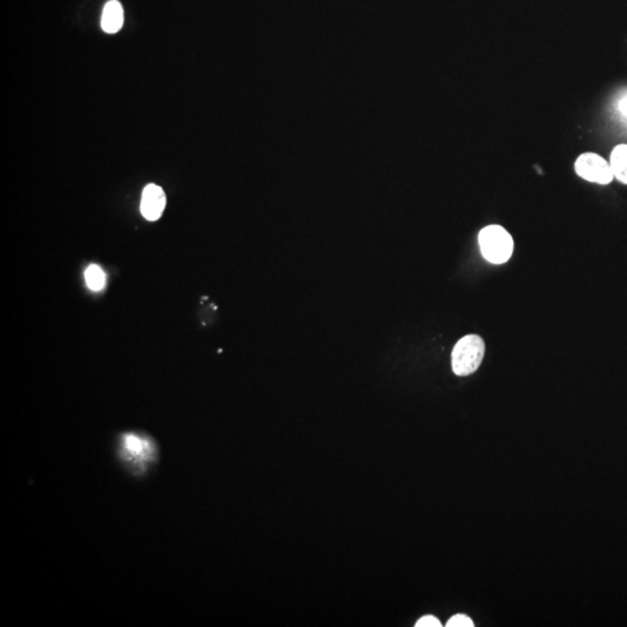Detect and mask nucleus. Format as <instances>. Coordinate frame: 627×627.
I'll use <instances>...</instances> for the list:
<instances>
[{"label": "nucleus", "instance_id": "9b49d317", "mask_svg": "<svg viewBox=\"0 0 627 627\" xmlns=\"http://www.w3.org/2000/svg\"><path fill=\"white\" fill-rule=\"evenodd\" d=\"M619 111L625 116V119H627V96L621 98V101H619Z\"/></svg>", "mask_w": 627, "mask_h": 627}, {"label": "nucleus", "instance_id": "423d86ee", "mask_svg": "<svg viewBox=\"0 0 627 627\" xmlns=\"http://www.w3.org/2000/svg\"><path fill=\"white\" fill-rule=\"evenodd\" d=\"M123 25V9L118 0H111L105 5L101 16V27L108 34H114Z\"/></svg>", "mask_w": 627, "mask_h": 627}, {"label": "nucleus", "instance_id": "20e7f679", "mask_svg": "<svg viewBox=\"0 0 627 627\" xmlns=\"http://www.w3.org/2000/svg\"><path fill=\"white\" fill-rule=\"evenodd\" d=\"M575 172L593 184L608 185L615 178L610 163L595 153H582L575 162Z\"/></svg>", "mask_w": 627, "mask_h": 627}, {"label": "nucleus", "instance_id": "39448f33", "mask_svg": "<svg viewBox=\"0 0 627 627\" xmlns=\"http://www.w3.org/2000/svg\"><path fill=\"white\" fill-rule=\"evenodd\" d=\"M165 203V193L163 188L155 184H149L142 193L141 213L149 221H156L162 216Z\"/></svg>", "mask_w": 627, "mask_h": 627}, {"label": "nucleus", "instance_id": "6e6552de", "mask_svg": "<svg viewBox=\"0 0 627 627\" xmlns=\"http://www.w3.org/2000/svg\"><path fill=\"white\" fill-rule=\"evenodd\" d=\"M85 279L88 282V287L92 290H99L105 286V275L100 267L96 265H91L86 272H85Z\"/></svg>", "mask_w": 627, "mask_h": 627}, {"label": "nucleus", "instance_id": "9d476101", "mask_svg": "<svg viewBox=\"0 0 627 627\" xmlns=\"http://www.w3.org/2000/svg\"><path fill=\"white\" fill-rule=\"evenodd\" d=\"M416 627H442V623H440L439 619L437 617H434V616H423V617L419 618L418 619L417 623L415 624Z\"/></svg>", "mask_w": 627, "mask_h": 627}, {"label": "nucleus", "instance_id": "1a4fd4ad", "mask_svg": "<svg viewBox=\"0 0 627 627\" xmlns=\"http://www.w3.org/2000/svg\"><path fill=\"white\" fill-rule=\"evenodd\" d=\"M447 627H474V623L468 616L458 613V615L449 618V621L447 623Z\"/></svg>", "mask_w": 627, "mask_h": 627}, {"label": "nucleus", "instance_id": "0eeeda50", "mask_svg": "<svg viewBox=\"0 0 627 627\" xmlns=\"http://www.w3.org/2000/svg\"><path fill=\"white\" fill-rule=\"evenodd\" d=\"M608 163L615 178L621 184L627 185V144H618L613 148Z\"/></svg>", "mask_w": 627, "mask_h": 627}, {"label": "nucleus", "instance_id": "f257e3e1", "mask_svg": "<svg viewBox=\"0 0 627 627\" xmlns=\"http://www.w3.org/2000/svg\"><path fill=\"white\" fill-rule=\"evenodd\" d=\"M118 454L135 474H143L158 456L153 438L144 434H123L118 444Z\"/></svg>", "mask_w": 627, "mask_h": 627}, {"label": "nucleus", "instance_id": "7ed1b4c3", "mask_svg": "<svg viewBox=\"0 0 627 627\" xmlns=\"http://www.w3.org/2000/svg\"><path fill=\"white\" fill-rule=\"evenodd\" d=\"M481 253L487 262L499 265L508 262L514 253L511 235L501 225H488L479 234Z\"/></svg>", "mask_w": 627, "mask_h": 627}, {"label": "nucleus", "instance_id": "f03ea898", "mask_svg": "<svg viewBox=\"0 0 627 627\" xmlns=\"http://www.w3.org/2000/svg\"><path fill=\"white\" fill-rule=\"evenodd\" d=\"M486 352V345L479 335H467L457 342L452 350V369L458 377H467L478 371Z\"/></svg>", "mask_w": 627, "mask_h": 627}]
</instances>
